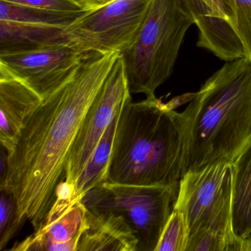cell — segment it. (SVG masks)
<instances>
[{
  "instance_id": "1",
  "label": "cell",
  "mask_w": 251,
  "mask_h": 251,
  "mask_svg": "<svg viewBox=\"0 0 251 251\" xmlns=\"http://www.w3.org/2000/svg\"><path fill=\"white\" fill-rule=\"evenodd\" d=\"M120 52L92 51L70 77L42 99L8 153V170L0 189L11 192L20 229L39 228L66 179L67 161L83 119L102 89Z\"/></svg>"
},
{
  "instance_id": "2",
  "label": "cell",
  "mask_w": 251,
  "mask_h": 251,
  "mask_svg": "<svg viewBox=\"0 0 251 251\" xmlns=\"http://www.w3.org/2000/svg\"><path fill=\"white\" fill-rule=\"evenodd\" d=\"M180 117L182 176L213 163L232 164L251 142V59L227 61Z\"/></svg>"
},
{
  "instance_id": "3",
  "label": "cell",
  "mask_w": 251,
  "mask_h": 251,
  "mask_svg": "<svg viewBox=\"0 0 251 251\" xmlns=\"http://www.w3.org/2000/svg\"><path fill=\"white\" fill-rule=\"evenodd\" d=\"M180 113L161 100H127L120 111L105 183L178 185L183 171Z\"/></svg>"
},
{
  "instance_id": "4",
  "label": "cell",
  "mask_w": 251,
  "mask_h": 251,
  "mask_svg": "<svg viewBox=\"0 0 251 251\" xmlns=\"http://www.w3.org/2000/svg\"><path fill=\"white\" fill-rule=\"evenodd\" d=\"M195 25L186 0H153L133 45L123 52L131 94L155 98L171 76L188 29Z\"/></svg>"
},
{
  "instance_id": "5",
  "label": "cell",
  "mask_w": 251,
  "mask_h": 251,
  "mask_svg": "<svg viewBox=\"0 0 251 251\" xmlns=\"http://www.w3.org/2000/svg\"><path fill=\"white\" fill-rule=\"evenodd\" d=\"M178 188L103 183L87 192L83 202L86 208L122 216L137 239V251H155Z\"/></svg>"
},
{
  "instance_id": "6",
  "label": "cell",
  "mask_w": 251,
  "mask_h": 251,
  "mask_svg": "<svg viewBox=\"0 0 251 251\" xmlns=\"http://www.w3.org/2000/svg\"><path fill=\"white\" fill-rule=\"evenodd\" d=\"M153 0H111L85 11L65 32L72 43L91 51L126 52L139 35Z\"/></svg>"
},
{
  "instance_id": "7",
  "label": "cell",
  "mask_w": 251,
  "mask_h": 251,
  "mask_svg": "<svg viewBox=\"0 0 251 251\" xmlns=\"http://www.w3.org/2000/svg\"><path fill=\"white\" fill-rule=\"evenodd\" d=\"M130 98L126 63L121 53L83 119L69 155L66 181L75 183L102 135Z\"/></svg>"
},
{
  "instance_id": "8",
  "label": "cell",
  "mask_w": 251,
  "mask_h": 251,
  "mask_svg": "<svg viewBox=\"0 0 251 251\" xmlns=\"http://www.w3.org/2000/svg\"><path fill=\"white\" fill-rule=\"evenodd\" d=\"M91 50L73 44L0 55V68L22 80L42 99L70 77Z\"/></svg>"
},
{
  "instance_id": "9",
  "label": "cell",
  "mask_w": 251,
  "mask_h": 251,
  "mask_svg": "<svg viewBox=\"0 0 251 251\" xmlns=\"http://www.w3.org/2000/svg\"><path fill=\"white\" fill-rule=\"evenodd\" d=\"M199 30L197 46L226 61L245 58L236 33V0H186Z\"/></svg>"
},
{
  "instance_id": "10",
  "label": "cell",
  "mask_w": 251,
  "mask_h": 251,
  "mask_svg": "<svg viewBox=\"0 0 251 251\" xmlns=\"http://www.w3.org/2000/svg\"><path fill=\"white\" fill-rule=\"evenodd\" d=\"M232 179V164L228 162L207 164L182 176L175 206L184 212L190 233L223 196Z\"/></svg>"
},
{
  "instance_id": "11",
  "label": "cell",
  "mask_w": 251,
  "mask_h": 251,
  "mask_svg": "<svg viewBox=\"0 0 251 251\" xmlns=\"http://www.w3.org/2000/svg\"><path fill=\"white\" fill-rule=\"evenodd\" d=\"M83 198L61 212L48 213L39 228L9 251H77L86 222Z\"/></svg>"
},
{
  "instance_id": "12",
  "label": "cell",
  "mask_w": 251,
  "mask_h": 251,
  "mask_svg": "<svg viewBox=\"0 0 251 251\" xmlns=\"http://www.w3.org/2000/svg\"><path fill=\"white\" fill-rule=\"evenodd\" d=\"M42 99L27 84L0 68V142L10 153L22 129Z\"/></svg>"
},
{
  "instance_id": "13",
  "label": "cell",
  "mask_w": 251,
  "mask_h": 251,
  "mask_svg": "<svg viewBox=\"0 0 251 251\" xmlns=\"http://www.w3.org/2000/svg\"><path fill=\"white\" fill-rule=\"evenodd\" d=\"M244 243L233 227L232 180L223 196L191 232L186 251H244Z\"/></svg>"
},
{
  "instance_id": "14",
  "label": "cell",
  "mask_w": 251,
  "mask_h": 251,
  "mask_svg": "<svg viewBox=\"0 0 251 251\" xmlns=\"http://www.w3.org/2000/svg\"><path fill=\"white\" fill-rule=\"evenodd\" d=\"M138 240L122 216L86 208L85 229L77 251H137Z\"/></svg>"
},
{
  "instance_id": "15",
  "label": "cell",
  "mask_w": 251,
  "mask_h": 251,
  "mask_svg": "<svg viewBox=\"0 0 251 251\" xmlns=\"http://www.w3.org/2000/svg\"><path fill=\"white\" fill-rule=\"evenodd\" d=\"M65 28L0 20V55L73 44Z\"/></svg>"
},
{
  "instance_id": "16",
  "label": "cell",
  "mask_w": 251,
  "mask_h": 251,
  "mask_svg": "<svg viewBox=\"0 0 251 251\" xmlns=\"http://www.w3.org/2000/svg\"><path fill=\"white\" fill-rule=\"evenodd\" d=\"M231 164L233 227L245 240L251 236V142Z\"/></svg>"
},
{
  "instance_id": "17",
  "label": "cell",
  "mask_w": 251,
  "mask_h": 251,
  "mask_svg": "<svg viewBox=\"0 0 251 251\" xmlns=\"http://www.w3.org/2000/svg\"><path fill=\"white\" fill-rule=\"evenodd\" d=\"M120 111L102 135L80 177L74 184L78 196H84L89 191L106 181Z\"/></svg>"
},
{
  "instance_id": "18",
  "label": "cell",
  "mask_w": 251,
  "mask_h": 251,
  "mask_svg": "<svg viewBox=\"0 0 251 251\" xmlns=\"http://www.w3.org/2000/svg\"><path fill=\"white\" fill-rule=\"evenodd\" d=\"M62 12L18 5L0 0V20L67 27L83 12Z\"/></svg>"
},
{
  "instance_id": "19",
  "label": "cell",
  "mask_w": 251,
  "mask_h": 251,
  "mask_svg": "<svg viewBox=\"0 0 251 251\" xmlns=\"http://www.w3.org/2000/svg\"><path fill=\"white\" fill-rule=\"evenodd\" d=\"M189 233V223L184 212L174 205L155 251H186Z\"/></svg>"
},
{
  "instance_id": "20",
  "label": "cell",
  "mask_w": 251,
  "mask_h": 251,
  "mask_svg": "<svg viewBox=\"0 0 251 251\" xmlns=\"http://www.w3.org/2000/svg\"><path fill=\"white\" fill-rule=\"evenodd\" d=\"M0 250L5 249L20 230L15 198L6 189H0Z\"/></svg>"
},
{
  "instance_id": "21",
  "label": "cell",
  "mask_w": 251,
  "mask_h": 251,
  "mask_svg": "<svg viewBox=\"0 0 251 251\" xmlns=\"http://www.w3.org/2000/svg\"><path fill=\"white\" fill-rule=\"evenodd\" d=\"M236 33L245 51L251 59V0H236Z\"/></svg>"
},
{
  "instance_id": "22",
  "label": "cell",
  "mask_w": 251,
  "mask_h": 251,
  "mask_svg": "<svg viewBox=\"0 0 251 251\" xmlns=\"http://www.w3.org/2000/svg\"><path fill=\"white\" fill-rule=\"evenodd\" d=\"M5 2L33 8L62 12H80L87 11L70 0H2Z\"/></svg>"
},
{
  "instance_id": "23",
  "label": "cell",
  "mask_w": 251,
  "mask_h": 251,
  "mask_svg": "<svg viewBox=\"0 0 251 251\" xmlns=\"http://www.w3.org/2000/svg\"><path fill=\"white\" fill-rule=\"evenodd\" d=\"M8 151L1 145L0 149V187L5 183L8 170Z\"/></svg>"
},
{
  "instance_id": "24",
  "label": "cell",
  "mask_w": 251,
  "mask_h": 251,
  "mask_svg": "<svg viewBox=\"0 0 251 251\" xmlns=\"http://www.w3.org/2000/svg\"><path fill=\"white\" fill-rule=\"evenodd\" d=\"M80 2L88 10L93 9L104 4V0H80Z\"/></svg>"
},
{
  "instance_id": "25",
  "label": "cell",
  "mask_w": 251,
  "mask_h": 251,
  "mask_svg": "<svg viewBox=\"0 0 251 251\" xmlns=\"http://www.w3.org/2000/svg\"><path fill=\"white\" fill-rule=\"evenodd\" d=\"M244 251H251V236L244 240Z\"/></svg>"
},
{
  "instance_id": "26",
  "label": "cell",
  "mask_w": 251,
  "mask_h": 251,
  "mask_svg": "<svg viewBox=\"0 0 251 251\" xmlns=\"http://www.w3.org/2000/svg\"><path fill=\"white\" fill-rule=\"evenodd\" d=\"M70 1H71V2H74V3L77 4V5H78L79 6L82 7V8H84V9H86V8H85L84 6H83V4L81 3V2H80V0H70Z\"/></svg>"
},
{
  "instance_id": "27",
  "label": "cell",
  "mask_w": 251,
  "mask_h": 251,
  "mask_svg": "<svg viewBox=\"0 0 251 251\" xmlns=\"http://www.w3.org/2000/svg\"><path fill=\"white\" fill-rule=\"evenodd\" d=\"M109 1H111V0H104V4L106 3V2H109Z\"/></svg>"
}]
</instances>
